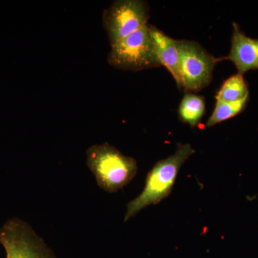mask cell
I'll return each instance as SVG.
<instances>
[{"mask_svg":"<svg viewBox=\"0 0 258 258\" xmlns=\"http://www.w3.org/2000/svg\"><path fill=\"white\" fill-rule=\"evenodd\" d=\"M195 153L190 144H179L173 155L158 161L148 173L142 192L127 205L124 221H128L143 209L157 205L167 198L172 191L180 168Z\"/></svg>","mask_w":258,"mask_h":258,"instance_id":"obj_1","label":"cell"},{"mask_svg":"<svg viewBox=\"0 0 258 258\" xmlns=\"http://www.w3.org/2000/svg\"><path fill=\"white\" fill-rule=\"evenodd\" d=\"M86 162L99 187L108 193L116 192L124 187L138 171L133 157L123 155L108 142L88 148Z\"/></svg>","mask_w":258,"mask_h":258,"instance_id":"obj_2","label":"cell"},{"mask_svg":"<svg viewBox=\"0 0 258 258\" xmlns=\"http://www.w3.org/2000/svg\"><path fill=\"white\" fill-rule=\"evenodd\" d=\"M108 62L115 69L134 72L161 66L149 24L111 46Z\"/></svg>","mask_w":258,"mask_h":258,"instance_id":"obj_3","label":"cell"},{"mask_svg":"<svg viewBox=\"0 0 258 258\" xmlns=\"http://www.w3.org/2000/svg\"><path fill=\"white\" fill-rule=\"evenodd\" d=\"M150 9L144 0H116L103 11V25L110 45L148 25Z\"/></svg>","mask_w":258,"mask_h":258,"instance_id":"obj_4","label":"cell"},{"mask_svg":"<svg viewBox=\"0 0 258 258\" xmlns=\"http://www.w3.org/2000/svg\"><path fill=\"white\" fill-rule=\"evenodd\" d=\"M0 244L4 247L6 258H56L31 226L17 217L0 227Z\"/></svg>","mask_w":258,"mask_h":258,"instance_id":"obj_5","label":"cell"},{"mask_svg":"<svg viewBox=\"0 0 258 258\" xmlns=\"http://www.w3.org/2000/svg\"><path fill=\"white\" fill-rule=\"evenodd\" d=\"M183 88L186 91L199 92L211 82L214 69L218 61L198 42L176 40Z\"/></svg>","mask_w":258,"mask_h":258,"instance_id":"obj_6","label":"cell"},{"mask_svg":"<svg viewBox=\"0 0 258 258\" xmlns=\"http://www.w3.org/2000/svg\"><path fill=\"white\" fill-rule=\"evenodd\" d=\"M231 43L230 53L222 60L232 61L242 76L250 70H258V39L246 36L234 23Z\"/></svg>","mask_w":258,"mask_h":258,"instance_id":"obj_7","label":"cell"},{"mask_svg":"<svg viewBox=\"0 0 258 258\" xmlns=\"http://www.w3.org/2000/svg\"><path fill=\"white\" fill-rule=\"evenodd\" d=\"M149 27L161 66L168 70L176 81L177 87L181 89L183 88L182 79L176 40L168 36L154 25H149Z\"/></svg>","mask_w":258,"mask_h":258,"instance_id":"obj_8","label":"cell"},{"mask_svg":"<svg viewBox=\"0 0 258 258\" xmlns=\"http://www.w3.org/2000/svg\"><path fill=\"white\" fill-rule=\"evenodd\" d=\"M205 113V98L187 93L183 97L179 107L180 120L191 127L196 126Z\"/></svg>","mask_w":258,"mask_h":258,"instance_id":"obj_9","label":"cell"},{"mask_svg":"<svg viewBox=\"0 0 258 258\" xmlns=\"http://www.w3.org/2000/svg\"><path fill=\"white\" fill-rule=\"evenodd\" d=\"M247 97H249L247 83L242 75L237 74L226 80L215 98L216 101L235 102Z\"/></svg>","mask_w":258,"mask_h":258,"instance_id":"obj_10","label":"cell"},{"mask_svg":"<svg viewBox=\"0 0 258 258\" xmlns=\"http://www.w3.org/2000/svg\"><path fill=\"white\" fill-rule=\"evenodd\" d=\"M248 101L249 97L235 102L217 101L215 109L207 122V126H214L217 123L225 121L240 114L245 108Z\"/></svg>","mask_w":258,"mask_h":258,"instance_id":"obj_11","label":"cell"}]
</instances>
